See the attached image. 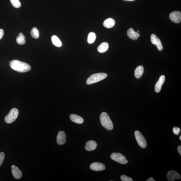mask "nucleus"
Wrapping results in <instances>:
<instances>
[{
  "label": "nucleus",
  "instance_id": "1",
  "mask_svg": "<svg viewBox=\"0 0 181 181\" xmlns=\"http://www.w3.org/2000/svg\"><path fill=\"white\" fill-rule=\"evenodd\" d=\"M11 67L19 72H25L29 71L31 69L29 64L24 62H21L17 60H13L10 62Z\"/></svg>",
  "mask_w": 181,
  "mask_h": 181
},
{
  "label": "nucleus",
  "instance_id": "2",
  "mask_svg": "<svg viewBox=\"0 0 181 181\" xmlns=\"http://www.w3.org/2000/svg\"><path fill=\"white\" fill-rule=\"evenodd\" d=\"M100 122L103 127L107 130L111 131L113 128V122L107 113H102L100 115Z\"/></svg>",
  "mask_w": 181,
  "mask_h": 181
},
{
  "label": "nucleus",
  "instance_id": "3",
  "mask_svg": "<svg viewBox=\"0 0 181 181\" xmlns=\"http://www.w3.org/2000/svg\"><path fill=\"white\" fill-rule=\"evenodd\" d=\"M107 76V74L104 73H99L92 74L86 80V83L90 84L96 83L105 79Z\"/></svg>",
  "mask_w": 181,
  "mask_h": 181
},
{
  "label": "nucleus",
  "instance_id": "4",
  "mask_svg": "<svg viewBox=\"0 0 181 181\" xmlns=\"http://www.w3.org/2000/svg\"><path fill=\"white\" fill-rule=\"evenodd\" d=\"M18 110L16 108H13L6 116L5 119V122L7 123H12L18 117Z\"/></svg>",
  "mask_w": 181,
  "mask_h": 181
},
{
  "label": "nucleus",
  "instance_id": "5",
  "mask_svg": "<svg viewBox=\"0 0 181 181\" xmlns=\"http://www.w3.org/2000/svg\"><path fill=\"white\" fill-rule=\"evenodd\" d=\"M111 158L114 161L122 164H127L128 161L126 157L119 153H113L111 155Z\"/></svg>",
  "mask_w": 181,
  "mask_h": 181
},
{
  "label": "nucleus",
  "instance_id": "6",
  "mask_svg": "<svg viewBox=\"0 0 181 181\" xmlns=\"http://www.w3.org/2000/svg\"><path fill=\"white\" fill-rule=\"evenodd\" d=\"M135 136L139 146L143 148L146 147L147 145L146 141L140 132L138 131H135Z\"/></svg>",
  "mask_w": 181,
  "mask_h": 181
},
{
  "label": "nucleus",
  "instance_id": "7",
  "mask_svg": "<svg viewBox=\"0 0 181 181\" xmlns=\"http://www.w3.org/2000/svg\"><path fill=\"white\" fill-rule=\"evenodd\" d=\"M181 178L180 174L174 170L169 171L167 174V180L170 181H174L176 179L180 180Z\"/></svg>",
  "mask_w": 181,
  "mask_h": 181
},
{
  "label": "nucleus",
  "instance_id": "8",
  "mask_svg": "<svg viewBox=\"0 0 181 181\" xmlns=\"http://www.w3.org/2000/svg\"><path fill=\"white\" fill-rule=\"evenodd\" d=\"M151 39L152 44L156 45L157 49L159 51L162 50L163 48V47L160 39L154 34L151 35Z\"/></svg>",
  "mask_w": 181,
  "mask_h": 181
},
{
  "label": "nucleus",
  "instance_id": "9",
  "mask_svg": "<svg viewBox=\"0 0 181 181\" xmlns=\"http://www.w3.org/2000/svg\"><path fill=\"white\" fill-rule=\"evenodd\" d=\"M170 20L176 23H180L181 21V13L179 11H174L170 15Z\"/></svg>",
  "mask_w": 181,
  "mask_h": 181
},
{
  "label": "nucleus",
  "instance_id": "10",
  "mask_svg": "<svg viewBox=\"0 0 181 181\" xmlns=\"http://www.w3.org/2000/svg\"><path fill=\"white\" fill-rule=\"evenodd\" d=\"M105 165L102 163L97 162L92 163L90 166L91 170L96 172L103 170H105Z\"/></svg>",
  "mask_w": 181,
  "mask_h": 181
},
{
  "label": "nucleus",
  "instance_id": "11",
  "mask_svg": "<svg viewBox=\"0 0 181 181\" xmlns=\"http://www.w3.org/2000/svg\"><path fill=\"white\" fill-rule=\"evenodd\" d=\"M66 135L64 131H59L57 135V143L59 145H63L66 142Z\"/></svg>",
  "mask_w": 181,
  "mask_h": 181
},
{
  "label": "nucleus",
  "instance_id": "12",
  "mask_svg": "<svg viewBox=\"0 0 181 181\" xmlns=\"http://www.w3.org/2000/svg\"><path fill=\"white\" fill-rule=\"evenodd\" d=\"M165 76L164 75L161 76L158 80L155 86V91L157 93H159L160 91L161 87L165 80Z\"/></svg>",
  "mask_w": 181,
  "mask_h": 181
},
{
  "label": "nucleus",
  "instance_id": "13",
  "mask_svg": "<svg viewBox=\"0 0 181 181\" xmlns=\"http://www.w3.org/2000/svg\"><path fill=\"white\" fill-rule=\"evenodd\" d=\"M97 146V143L93 140H90L86 143L85 149L88 151H92L96 149Z\"/></svg>",
  "mask_w": 181,
  "mask_h": 181
},
{
  "label": "nucleus",
  "instance_id": "14",
  "mask_svg": "<svg viewBox=\"0 0 181 181\" xmlns=\"http://www.w3.org/2000/svg\"><path fill=\"white\" fill-rule=\"evenodd\" d=\"M11 172L15 179H19L22 177V172L17 167L15 166L12 168Z\"/></svg>",
  "mask_w": 181,
  "mask_h": 181
},
{
  "label": "nucleus",
  "instance_id": "15",
  "mask_svg": "<svg viewBox=\"0 0 181 181\" xmlns=\"http://www.w3.org/2000/svg\"><path fill=\"white\" fill-rule=\"evenodd\" d=\"M127 35L129 38L133 40H137L140 36L139 33L135 32L133 28H130L127 31Z\"/></svg>",
  "mask_w": 181,
  "mask_h": 181
},
{
  "label": "nucleus",
  "instance_id": "16",
  "mask_svg": "<svg viewBox=\"0 0 181 181\" xmlns=\"http://www.w3.org/2000/svg\"><path fill=\"white\" fill-rule=\"evenodd\" d=\"M70 119L73 122L77 124H82L84 122V119L80 116L75 114H72L70 115Z\"/></svg>",
  "mask_w": 181,
  "mask_h": 181
},
{
  "label": "nucleus",
  "instance_id": "17",
  "mask_svg": "<svg viewBox=\"0 0 181 181\" xmlns=\"http://www.w3.org/2000/svg\"><path fill=\"white\" fill-rule=\"evenodd\" d=\"M115 24V21L112 18H109L104 21L103 25L107 28H111L114 26Z\"/></svg>",
  "mask_w": 181,
  "mask_h": 181
},
{
  "label": "nucleus",
  "instance_id": "18",
  "mask_svg": "<svg viewBox=\"0 0 181 181\" xmlns=\"http://www.w3.org/2000/svg\"><path fill=\"white\" fill-rule=\"evenodd\" d=\"M144 71V68L143 66H140L136 68L135 71V75L136 78H140L143 75Z\"/></svg>",
  "mask_w": 181,
  "mask_h": 181
},
{
  "label": "nucleus",
  "instance_id": "19",
  "mask_svg": "<svg viewBox=\"0 0 181 181\" xmlns=\"http://www.w3.org/2000/svg\"><path fill=\"white\" fill-rule=\"evenodd\" d=\"M109 45L106 42L101 43L98 47L97 50L98 52L101 53H103L107 52L109 49Z\"/></svg>",
  "mask_w": 181,
  "mask_h": 181
},
{
  "label": "nucleus",
  "instance_id": "20",
  "mask_svg": "<svg viewBox=\"0 0 181 181\" xmlns=\"http://www.w3.org/2000/svg\"><path fill=\"white\" fill-rule=\"evenodd\" d=\"M25 37L22 33H19L17 37L16 42L19 45H23L25 43Z\"/></svg>",
  "mask_w": 181,
  "mask_h": 181
},
{
  "label": "nucleus",
  "instance_id": "21",
  "mask_svg": "<svg viewBox=\"0 0 181 181\" xmlns=\"http://www.w3.org/2000/svg\"><path fill=\"white\" fill-rule=\"evenodd\" d=\"M52 41L53 44L57 47H60L62 46V43L58 37L55 35L52 37Z\"/></svg>",
  "mask_w": 181,
  "mask_h": 181
},
{
  "label": "nucleus",
  "instance_id": "22",
  "mask_svg": "<svg viewBox=\"0 0 181 181\" xmlns=\"http://www.w3.org/2000/svg\"><path fill=\"white\" fill-rule=\"evenodd\" d=\"M96 38V35L95 33L91 32L88 35V42L89 44H92L94 42Z\"/></svg>",
  "mask_w": 181,
  "mask_h": 181
},
{
  "label": "nucleus",
  "instance_id": "23",
  "mask_svg": "<svg viewBox=\"0 0 181 181\" xmlns=\"http://www.w3.org/2000/svg\"><path fill=\"white\" fill-rule=\"evenodd\" d=\"M31 35L33 38L38 39L39 37V32L37 27H33L30 32Z\"/></svg>",
  "mask_w": 181,
  "mask_h": 181
},
{
  "label": "nucleus",
  "instance_id": "24",
  "mask_svg": "<svg viewBox=\"0 0 181 181\" xmlns=\"http://www.w3.org/2000/svg\"><path fill=\"white\" fill-rule=\"evenodd\" d=\"M11 3L13 6L18 8L21 6V3L19 0H10Z\"/></svg>",
  "mask_w": 181,
  "mask_h": 181
},
{
  "label": "nucleus",
  "instance_id": "25",
  "mask_svg": "<svg viewBox=\"0 0 181 181\" xmlns=\"http://www.w3.org/2000/svg\"><path fill=\"white\" fill-rule=\"evenodd\" d=\"M121 179L123 181H133V179L130 177H128L125 175H122L121 176Z\"/></svg>",
  "mask_w": 181,
  "mask_h": 181
},
{
  "label": "nucleus",
  "instance_id": "26",
  "mask_svg": "<svg viewBox=\"0 0 181 181\" xmlns=\"http://www.w3.org/2000/svg\"><path fill=\"white\" fill-rule=\"evenodd\" d=\"M5 157V154L4 153L1 152L0 153V166H1L4 160Z\"/></svg>",
  "mask_w": 181,
  "mask_h": 181
},
{
  "label": "nucleus",
  "instance_id": "27",
  "mask_svg": "<svg viewBox=\"0 0 181 181\" xmlns=\"http://www.w3.org/2000/svg\"><path fill=\"white\" fill-rule=\"evenodd\" d=\"M180 129L179 127H174L173 129V131L174 134L178 135L180 133Z\"/></svg>",
  "mask_w": 181,
  "mask_h": 181
},
{
  "label": "nucleus",
  "instance_id": "28",
  "mask_svg": "<svg viewBox=\"0 0 181 181\" xmlns=\"http://www.w3.org/2000/svg\"><path fill=\"white\" fill-rule=\"evenodd\" d=\"M4 35V31L2 29H0V40L2 38Z\"/></svg>",
  "mask_w": 181,
  "mask_h": 181
},
{
  "label": "nucleus",
  "instance_id": "29",
  "mask_svg": "<svg viewBox=\"0 0 181 181\" xmlns=\"http://www.w3.org/2000/svg\"><path fill=\"white\" fill-rule=\"evenodd\" d=\"M178 151L179 154L181 155V145H180L178 147Z\"/></svg>",
  "mask_w": 181,
  "mask_h": 181
},
{
  "label": "nucleus",
  "instance_id": "30",
  "mask_svg": "<svg viewBox=\"0 0 181 181\" xmlns=\"http://www.w3.org/2000/svg\"><path fill=\"white\" fill-rule=\"evenodd\" d=\"M147 181H155V180L154 178H153L152 177H150L149 178L147 179L146 180Z\"/></svg>",
  "mask_w": 181,
  "mask_h": 181
},
{
  "label": "nucleus",
  "instance_id": "31",
  "mask_svg": "<svg viewBox=\"0 0 181 181\" xmlns=\"http://www.w3.org/2000/svg\"><path fill=\"white\" fill-rule=\"evenodd\" d=\"M125 1H134V0H125Z\"/></svg>",
  "mask_w": 181,
  "mask_h": 181
},
{
  "label": "nucleus",
  "instance_id": "32",
  "mask_svg": "<svg viewBox=\"0 0 181 181\" xmlns=\"http://www.w3.org/2000/svg\"><path fill=\"white\" fill-rule=\"evenodd\" d=\"M180 140L181 141V135L180 136Z\"/></svg>",
  "mask_w": 181,
  "mask_h": 181
}]
</instances>
